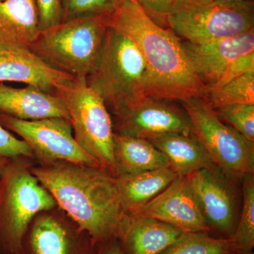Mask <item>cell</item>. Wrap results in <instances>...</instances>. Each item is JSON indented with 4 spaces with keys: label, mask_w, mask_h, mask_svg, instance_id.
<instances>
[{
    "label": "cell",
    "mask_w": 254,
    "mask_h": 254,
    "mask_svg": "<svg viewBox=\"0 0 254 254\" xmlns=\"http://www.w3.org/2000/svg\"><path fill=\"white\" fill-rule=\"evenodd\" d=\"M31 171L58 206L95 243L121 237L129 215L122 202L118 177L102 167L66 161L36 165Z\"/></svg>",
    "instance_id": "obj_1"
},
{
    "label": "cell",
    "mask_w": 254,
    "mask_h": 254,
    "mask_svg": "<svg viewBox=\"0 0 254 254\" xmlns=\"http://www.w3.org/2000/svg\"><path fill=\"white\" fill-rule=\"evenodd\" d=\"M108 23L131 38L144 58L148 71L147 96L180 103L204 98L206 88L181 40L172 30L157 24L135 0H122Z\"/></svg>",
    "instance_id": "obj_2"
},
{
    "label": "cell",
    "mask_w": 254,
    "mask_h": 254,
    "mask_svg": "<svg viewBox=\"0 0 254 254\" xmlns=\"http://www.w3.org/2000/svg\"><path fill=\"white\" fill-rule=\"evenodd\" d=\"M86 82L113 118L147 97L148 68L134 42L109 26L99 61Z\"/></svg>",
    "instance_id": "obj_3"
},
{
    "label": "cell",
    "mask_w": 254,
    "mask_h": 254,
    "mask_svg": "<svg viewBox=\"0 0 254 254\" xmlns=\"http://www.w3.org/2000/svg\"><path fill=\"white\" fill-rule=\"evenodd\" d=\"M33 158L6 160L0 173V254H18L28 225L36 215L58 206L31 169Z\"/></svg>",
    "instance_id": "obj_4"
},
{
    "label": "cell",
    "mask_w": 254,
    "mask_h": 254,
    "mask_svg": "<svg viewBox=\"0 0 254 254\" xmlns=\"http://www.w3.org/2000/svg\"><path fill=\"white\" fill-rule=\"evenodd\" d=\"M109 16L62 22L41 32L28 47L51 67L74 78H87L96 67L109 28Z\"/></svg>",
    "instance_id": "obj_5"
},
{
    "label": "cell",
    "mask_w": 254,
    "mask_h": 254,
    "mask_svg": "<svg viewBox=\"0 0 254 254\" xmlns=\"http://www.w3.org/2000/svg\"><path fill=\"white\" fill-rule=\"evenodd\" d=\"M67 109L76 143L102 168L117 177L114 159L113 120L86 78H73L55 91Z\"/></svg>",
    "instance_id": "obj_6"
},
{
    "label": "cell",
    "mask_w": 254,
    "mask_h": 254,
    "mask_svg": "<svg viewBox=\"0 0 254 254\" xmlns=\"http://www.w3.org/2000/svg\"><path fill=\"white\" fill-rule=\"evenodd\" d=\"M191 125V133L201 143L213 163L232 178L254 174V143L230 125L201 98L180 102Z\"/></svg>",
    "instance_id": "obj_7"
},
{
    "label": "cell",
    "mask_w": 254,
    "mask_h": 254,
    "mask_svg": "<svg viewBox=\"0 0 254 254\" xmlns=\"http://www.w3.org/2000/svg\"><path fill=\"white\" fill-rule=\"evenodd\" d=\"M166 23L185 41L201 44L254 28V1H217L173 11Z\"/></svg>",
    "instance_id": "obj_8"
},
{
    "label": "cell",
    "mask_w": 254,
    "mask_h": 254,
    "mask_svg": "<svg viewBox=\"0 0 254 254\" xmlns=\"http://www.w3.org/2000/svg\"><path fill=\"white\" fill-rule=\"evenodd\" d=\"M184 49L205 88H217L254 71V28L237 36L194 44L182 42Z\"/></svg>",
    "instance_id": "obj_9"
},
{
    "label": "cell",
    "mask_w": 254,
    "mask_h": 254,
    "mask_svg": "<svg viewBox=\"0 0 254 254\" xmlns=\"http://www.w3.org/2000/svg\"><path fill=\"white\" fill-rule=\"evenodd\" d=\"M0 125L14 132L28 143L36 165L66 161L101 167L76 143L71 123L66 119L28 121L0 113Z\"/></svg>",
    "instance_id": "obj_10"
},
{
    "label": "cell",
    "mask_w": 254,
    "mask_h": 254,
    "mask_svg": "<svg viewBox=\"0 0 254 254\" xmlns=\"http://www.w3.org/2000/svg\"><path fill=\"white\" fill-rule=\"evenodd\" d=\"M98 245L57 206L36 215L18 254H97Z\"/></svg>",
    "instance_id": "obj_11"
},
{
    "label": "cell",
    "mask_w": 254,
    "mask_h": 254,
    "mask_svg": "<svg viewBox=\"0 0 254 254\" xmlns=\"http://www.w3.org/2000/svg\"><path fill=\"white\" fill-rule=\"evenodd\" d=\"M187 177L211 231L222 238H232L239 220L236 190L230 180L232 177L218 166L195 170Z\"/></svg>",
    "instance_id": "obj_12"
},
{
    "label": "cell",
    "mask_w": 254,
    "mask_h": 254,
    "mask_svg": "<svg viewBox=\"0 0 254 254\" xmlns=\"http://www.w3.org/2000/svg\"><path fill=\"white\" fill-rule=\"evenodd\" d=\"M112 120L115 133L120 136L148 140L167 133L191 134L190 119L184 108L148 96Z\"/></svg>",
    "instance_id": "obj_13"
},
{
    "label": "cell",
    "mask_w": 254,
    "mask_h": 254,
    "mask_svg": "<svg viewBox=\"0 0 254 254\" xmlns=\"http://www.w3.org/2000/svg\"><path fill=\"white\" fill-rule=\"evenodd\" d=\"M130 215L156 219L185 233L212 232L187 176L179 177L158 196Z\"/></svg>",
    "instance_id": "obj_14"
},
{
    "label": "cell",
    "mask_w": 254,
    "mask_h": 254,
    "mask_svg": "<svg viewBox=\"0 0 254 254\" xmlns=\"http://www.w3.org/2000/svg\"><path fill=\"white\" fill-rule=\"evenodd\" d=\"M73 78L51 67L28 47L0 48V82H18L55 94Z\"/></svg>",
    "instance_id": "obj_15"
},
{
    "label": "cell",
    "mask_w": 254,
    "mask_h": 254,
    "mask_svg": "<svg viewBox=\"0 0 254 254\" xmlns=\"http://www.w3.org/2000/svg\"><path fill=\"white\" fill-rule=\"evenodd\" d=\"M0 113L28 121L50 118L69 120L66 105L58 95L32 86L14 88L3 82H0Z\"/></svg>",
    "instance_id": "obj_16"
},
{
    "label": "cell",
    "mask_w": 254,
    "mask_h": 254,
    "mask_svg": "<svg viewBox=\"0 0 254 254\" xmlns=\"http://www.w3.org/2000/svg\"><path fill=\"white\" fill-rule=\"evenodd\" d=\"M185 233L156 219L129 215L118 241L125 254H160Z\"/></svg>",
    "instance_id": "obj_17"
},
{
    "label": "cell",
    "mask_w": 254,
    "mask_h": 254,
    "mask_svg": "<svg viewBox=\"0 0 254 254\" xmlns=\"http://www.w3.org/2000/svg\"><path fill=\"white\" fill-rule=\"evenodd\" d=\"M40 33L36 0L0 1V48H28Z\"/></svg>",
    "instance_id": "obj_18"
},
{
    "label": "cell",
    "mask_w": 254,
    "mask_h": 254,
    "mask_svg": "<svg viewBox=\"0 0 254 254\" xmlns=\"http://www.w3.org/2000/svg\"><path fill=\"white\" fill-rule=\"evenodd\" d=\"M166 156L170 168L179 177L200 169L217 166L201 143L193 134L171 133L148 139Z\"/></svg>",
    "instance_id": "obj_19"
},
{
    "label": "cell",
    "mask_w": 254,
    "mask_h": 254,
    "mask_svg": "<svg viewBox=\"0 0 254 254\" xmlns=\"http://www.w3.org/2000/svg\"><path fill=\"white\" fill-rule=\"evenodd\" d=\"M113 155L117 177L170 168L166 156L149 141L143 138L115 133Z\"/></svg>",
    "instance_id": "obj_20"
},
{
    "label": "cell",
    "mask_w": 254,
    "mask_h": 254,
    "mask_svg": "<svg viewBox=\"0 0 254 254\" xmlns=\"http://www.w3.org/2000/svg\"><path fill=\"white\" fill-rule=\"evenodd\" d=\"M179 176L170 168L118 177V188L124 208L128 215L158 196Z\"/></svg>",
    "instance_id": "obj_21"
},
{
    "label": "cell",
    "mask_w": 254,
    "mask_h": 254,
    "mask_svg": "<svg viewBox=\"0 0 254 254\" xmlns=\"http://www.w3.org/2000/svg\"><path fill=\"white\" fill-rule=\"evenodd\" d=\"M203 100L213 110L233 104H254V71L240 75L221 86L206 88Z\"/></svg>",
    "instance_id": "obj_22"
},
{
    "label": "cell",
    "mask_w": 254,
    "mask_h": 254,
    "mask_svg": "<svg viewBox=\"0 0 254 254\" xmlns=\"http://www.w3.org/2000/svg\"><path fill=\"white\" fill-rule=\"evenodd\" d=\"M232 238L215 237L207 232L185 233L160 254H234Z\"/></svg>",
    "instance_id": "obj_23"
},
{
    "label": "cell",
    "mask_w": 254,
    "mask_h": 254,
    "mask_svg": "<svg viewBox=\"0 0 254 254\" xmlns=\"http://www.w3.org/2000/svg\"><path fill=\"white\" fill-rule=\"evenodd\" d=\"M243 179V201L236 230L232 236L237 250L252 251L254 247V175Z\"/></svg>",
    "instance_id": "obj_24"
},
{
    "label": "cell",
    "mask_w": 254,
    "mask_h": 254,
    "mask_svg": "<svg viewBox=\"0 0 254 254\" xmlns=\"http://www.w3.org/2000/svg\"><path fill=\"white\" fill-rule=\"evenodd\" d=\"M122 0H63V21L93 16H112Z\"/></svg>",
    "instance_id": "obj_25"
},
{
    "label": "cell",
    "mask_w": 254,
    "mask_h": 254,
    "mask_svg": "<svg viewBox=\"0 0 254 254\" xmlns=\"http://www.w3.org/2000/svg\"><path fill=\"white\" fill-rule=\"evenodd\" d=\"M214 110L219 118L254 143V104L226 105Z\"/></svg>",
    "instance_id": "obj_26"
},
{
    "label": "cell",
    "mask_w": 254,
    "mask_h": 254,
    "mask_svg": "<svg viewBox=\"0 0 254 254\" xmlns=\"http://www.w3.org/2000/svg\"><path fill=\"white\" fill-rule=\"evenodd\" d=\"M40 31L58 26L63 21V0H36Z\"/></svg>",
    "instance_id": "obj_27"
},
{
    "label": "cell",
    "mask_w": 254,
    "mask_h": 254,
    "mask_svg": "<svg viewBox=\"0 0 254 254\" xmlns=\"http://www.w3.org/2000/svg\"><path fill=\"white\" fill-rule=\"evenodd\" d=\"M19 156L34 160L33 152L28 143L22 139H18L0 125V158L9 159Z\"/></svg>",
    "instance_id": "obj_28"
},
{
    "label": "cell",
    "mask_w": 254,
    "mask_h": 254,
    "mask_svg": "<svg viewBox=\"0 0 254 254\" xmlns=\"http://www.w3.org/2000/svg\"><path fill=\"white\" fill-rule=\"evenodd\" d=\"M141 9L151 19L163 20L166 22L167 17L173 10L175 0H135Z\"/></svg>",
    "instance_id": "obj_29"
},
{
    "label": "cell",
    "mask_w": 254,
    "mask_h": 254,
    "mask_svg": "<svg viewBox=\"0 0 254 254\" xmlns=\"http://www.w3.org/2000/svg\"><path fill=\"white\" fill-rule=\"evenodd\" d=\"M254 1V0H175L172 11L209 4V3L217 2V1Z\"/></svg>",
    "instance_id": "obj_30"
},
{
    "label": "cell",
    "mask_w": 254,
    "mask_h": 254,
    "mask_svg": "<svg viewBox=\"0 0 254 254\" xmlns=\"http://www.w3.org/2000/svg\"><path fill=\"white\" fill-rule=\"evenodd\" d=\"M97 254H125L118 240H111L98 245Z\"/></svg>",
    "instance_id": "obj_31"
},
{
    "label": "cell",
    "mask_w": 254,
    "mask_h": 254,
    "mask_svg": "<svg viewBox=\"0 0 254 254\" xmlns=\"http://www.w3.org/2000/svg\"><path fill=\"white\" fill-rule=\"evenodd\" d=\"M234 254H254L253 250L252 251H243L237 250Z\"/></svg>",
    "instance_id": "obj_32"
},
{
    "label": "cell",
    "mask_w": 254,
    "mask_h": 254,
    "mask_svg": "<svg viewBox=\"0 0 254 254\" xmlns=\"http://www.w3.org/2000/svg\"><path fill=\"white\" fill-rule=\"evenodd\" d=\"M6 160H7V158H0V173H1V169H2L3 166H4Z\"/></svg>",
    "instance_id": "obj_33"
},
{
    "label": "cell",
    "mask_w": 254,
    "mask_h": 254,
    "mask_svg": "<svg viewBox=\"0 0 254 254\" xmlns=\"http://www.w3.org/2000/svg\"><path fill=\"white\" fill-rule=\"evenodd\" d=\"M0 1H3V0H0Z\"/></svg>",
    "instance_id": "obj_34"
}]
</instances>
